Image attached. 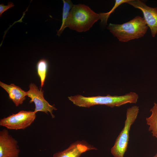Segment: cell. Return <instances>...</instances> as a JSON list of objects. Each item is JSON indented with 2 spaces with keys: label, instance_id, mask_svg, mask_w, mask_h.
<instances>
[{
  "label": "cell",
  "instance_id": "6da1fadb",
  "mask_svg": "<svg viewBox=\"0 0 157 157\" xmlns=\"http://www.w3.org/2000/svg\"><path fill=\"white\" fill-rule=\"evenodd\" d=\"M68 98L74 104L80 107L89 108L95 105H100L113 108L128 103L136 104L139 96L136 92H131L120 96H112L108 94L106 96L85 97L77 95Z\"/></svg>",
  "mask_w": 157,
  "mask_h": 157
},
{
  "label": "cell",
  "instance_id": "7a4b0ae2",
  "mask_svg": "<svg viewBox=\"0 0 157 157\" xmlns=\"http://www.w3.org/2000/svg\"><path fill=\"white\" fill-rule=\"evenodd\" d=\"M100 19L99 14L83 4L74 5L70 10L62 29L67 27L81 32L89 30L94 24Z\"/></svg>",
  "mask_w": 157,
  "mask_h": 157
},
{
  "label": "cell",
  "instance_id": "3957f363",
  "mask_svg": "<svg viewBox=\"0 0 157 157\" xmlns=\"http://www.w3.org/2000/svg\"><path fill=\"white\" fill-rule=\"evenodd\" d=\"M107 29L119 41L126 42L143 36L147 32L148 26L144 18L137 16L122 24L110 23Z\"/></svg>",
  "mask_w": 157,
  "mask_h": 157
},
{
  "label": "cell",
  "instance_id": "277c9868",
  "mask_svg": "<svg viewBox=\"0 0 157 157\" xmlns=\"http://www.w3.org/2000/svg\"><path fill=\"white\" fill-rule=\"evenodd\" d=\"M139 111V107L137 106L127 109L124 128L111 149V153L114 157H124L128 148L131 127L136 119Z\"/></svg>",
  "mask_w": 157,
  "mask_h": 157
},
{
  "label": "cell",
  "instance_id": "5b68a950",
  "mask_svg": "<svg viewBox=\"0 0 157 157\" xmlns=\"http://www.w3.org/2000/svg\"><path fill=\"white\" fill-rule=\"evenodd\" d=\"M36 113L34 111L21 110L1 119L0 125L9 129H24L34 121Z\"/></svg>",
  "mask_w": 157,
  "mask_h": 157
},
{
  "label": "cell",
  "instance_id": "8992f818",
  "mask_svg": "<svg viewBox=\"0 0 157 157\" xmlns=\"http://www.w3.org/2000/svg\"><path fill=\"white\" fill-rule=\"evenodd\" d=\"M29 90L27 92V96L30 97L31 100L30 103L33 102L35 105L34 111L36 113L41 111L48 114L50 113L52 118L55 116L52 112L53 110H57V108L53 106L50 105L45 99L44 97L43 91L39 90L34 83H31L29 85Z\"/></svg>",
  "mask_w": 157,
  "mask_h": 157
},
{
  "label": "cell",
  "instance_id": "52a82bcc",
  "mask_svg": "<svg viewBox=\"0 0 157 157\" xmlns=\"http://www.w3.org/2000/svg\"><path fill=\"white\" fill-rule=\"evenodd\" d=\"M18 142L4 129L0 131V157H19Z\"/></svg>",
  "mask_w": 157,
  "mask_h": 157
},
{
  "label": "cell",
  "instance_id": "ba28073f",
  "mask_svg": "<svg viewBox=\"0 0 157 157\" xmlns=\"http://www.w3.org/2000/svg\"><path fill=\"white\" fill-rule=\"evenodd\" d=\"M126 3L141 10L152 36L154 37L157 33V8L149 7L138 0H130Z\"/></svg>",
  "mask_w": 157,
  "mask_h": 157
},
{
  "label": "cell",
  "instance_id": "9c48e42d",
  "mask_svg": "<svg viewBox=\"0 0 157 157\" xmlns=\"http://www.w3.org/2000/svg\"><path fill=\"white\" fill-rule=\"evenodd\" d=\"M95 149L83 143L75 142L64 150L55 153L53 157H80L83 153Z\"/></svg>",
  "mask_w": 157,
  "mask_h": 157
},
{
  "label": "cell",
  "instance_id": "30bf717a",
  "mask_svg": "<svg viewBox=\"0 0 157 157\" xmlns=\"http://www.w3.org/2000/svg\"><path fill=\"white\" fill-rule=\"evenodd\" d=\"M0 86L8 94L9 97L16 106L22 104L26 99V92L22 89L20 87L12 83L8 85L1 81Z\"/></svg>",
  "mask_w": 157,
  "mask_h": 157
},
{
  "label": "cell",
  "instance_id": "8fae6325",
  "mask_svg": "<svg viewBox=\"0 0 157 157\" xmlns=\"http://www.w3.org/2000/svg\"><path fill=\"white\" fill-rule=\"evenodd\" d=\"M150 111L151 114L146 118V123L149 126V131L151 132L153 136L157 138V103H154Z\"/></svg>",
  "mask_w": 157,
  "mask_h": 157
},
{
  "label": "cell",
  "instance_id": "7c38bea8",
  "mask_svg": "<svg viewBox=\"0 0 157 157\" xmlns=\"http://www.w3.org/2000/svg\"><path fill=\"white\" fill-rule=\"evenodd\" d=\"M48 67V63L47 60L42 59L40 60L36 65L38 75L41 81V88L43 87L47 74Z\"/></svg>",
  "mask_w": 157,
  "mask_h": 157
},
{
  "label": "cell",
  "instance_id": "4fadbf2b",
  "mask_svg": "<svg viewBox=\"0 0 157 157\" xmlns=\"http://www.w3.org/2000/svg\"><path fill=\"white\" fill-rule=\"evenodd\" d=\"M63 7L62 13V23L60 29L57 31V35L60 36L62 33V29L65 22L68 17L70 10L74 6L70 0H63Z\"/></svg>",
  "mask_w": 157,
  "mask_h": 157
},
{
  "label": "cell",
  "instance_id": "5bb4252c",
  "mask_svg": "<svg viewBox=\"0 0 157 157\" xmlns=\"http://www.w3.org/2000/svg\"><path fill=\"white\" fill-rule=\"evenodd\" d=\"M130 0H115V5L112 9L108 12L106 13H101L99 14L100 19L101 20V23L104 25L107 24V22L108 18L110 15L120 5L125 3H127Z\"/></svg>",
  "mask_w": 157,
  "mask_h": 157
},
{
  "label": "cell",
  "instance_id": "9a60e30c",
  "mask_svg": "<svg viewBox=\"0 0 157 157\" xmlns=\"http://www.w3.org/2000/svg\"><path fill=\"white\" fill-rule=\"evenodd\" d=\"M14 5L11 2H9L7 5H5L3 3L0 4V17H1L2 13L9 9L14 6Z\"/></svg>",
  "mask_w": 157,
  "mask_h": 157
},
{
  "label": "cell",
  "instance_id": "2e32d148",
  "mask_svg": "<svg viewBox=\"0 0 157 157\" xmlns=\"http://www.w3.org/2000/svg\"><path fill=\"white\" fill-rule=\"evenodd\" d=\"M153 157H157V153Z\"/></svg>",
  "mask_w": 157,
  "mask_h": 157
}]
</instances>
